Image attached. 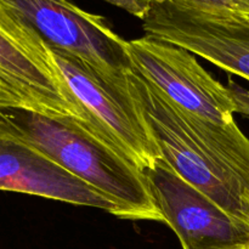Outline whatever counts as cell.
Masks as SVG:
<instances>
[{
    "label": "cell",
    "mask_w": 249,
    "mask_h": 249,
    "mask_svg": "<svg viewBox=\"0 0 249 249\" xmlns=\"http://www.w3.org/2000/svg\"><path fill=\"white\" fill-rule=\"evenodd\" d=\"M0 136L39 151L91 185L116 206L117 218L164 223L142 173L89 124L5 108L0 109Z\"/></svg>",
    "instance_id": "6da1fadb"
},
{
    "label": "cell",
    "mask_w": 249,
    "mask_h": 249,
    "mask_svg": "<svg viewBox=\"0 0 249 249\" xmlns=\"http://www.w3.org/2000/svg\"><path fill=\"white\" fill-rule=\"evenodd\" d=\"M128 88L170 167L220 208L249 224V170L198 138L172 102L134 71L128 74Z\"/></svg>",
    "instance_id": "7a4b0ae2"
},
{
    "label": "cell",
    "mask_w": 249,
    "mask_h": 249,
    "mask_svg": "<svg viewBox=\"0 0 249 249\" xmlns=\"http://www.w3.org/2000/svg\"><path fill=\"white\" fill-rule=\"evenodd\" d=\"M5 108L71 117L91 125L49 44L14 7L0 0V109Z\"/></svg>",
    "instance_id": "3957f363"
},
{
    "label": "cell",
    "mask_w": 249,
    "mask_h": 249,
    "mask_svg": "<svg viewBox=\"0 0 249 249\" xmlns=\"http://www.w3.org/2000/svg\"><path fill=\"white\" fill-rule=\"evenodd\" d=\"M50 49L63 79L95 130L140 172L152 167L162 155L129 88L113 84L79 57Z\"/></svg>",
    "instance_id": "277c9868"
},
{
    "label": "cell",
    "mask_w": 249,
    "mask_h": 249,
    "mask_svg": "<svg viewBox=\"0 0 249 249\" xmlns=\"http://www.w3.org/2000/svg\"><path fill=\"white\" fill-rule=\"evenodd\" d=\"M141 21L147 36L185 49L249 82V14L147 0Z\"/></svg>",
    "instance_id": "5b68a950"
},
{
    "label": "cell",
    "mask_w": 249,
    "mask_h": 249,
    "mask_svg": "<svg viewBox=\"0 0 249 249\" xmlns=\"http://www.w3.org/2000/svg\"><path fill=\"white\" fill-rule=\"evenodd\" d=\"M133 71L155 85L181 113L206 123H235L226 85L207 72L195 55L151 36L126 40Z\"/></svg>",
    "instance_id": "8992f818"
},
{
    "label": "cell",
    "mask_w": 249,
    "mask_h": 249,
    "mask_svg": "<svg viewBox=\"0 0 249 249\" xmlns=\"http://www.w3.org/2000/svg\"><path fill=\"white\" fill-rule=\"evenodd\" d=\"M51 48L79 57L107 80L128 88L133 71L126 40L104 16L80 9L70 0H5Z\"/></svg>",
    "instance_id": "52a82bcc"
},
{
    "label": "cell",
    "mask_w": 249,
    "mask_h": 249,
    "mask_svg": "<svg viewBox=\"0 0 249 249\" xmlns=\"http://www.w3.org/2000/svg\"><path fill=\"white\" fill-rule=\"evenodd\" d=\"M141 173L163 220L177 233L182 249L249 247V224L182 179L164 158Z\"/></svg>",
    "instance_id": "ba28073f"
},
{
    "label": "cell",
    "mask_w": 249,
    "mask_h": 249,
    "mask_svg": "<svg viewBox=\"0 0 249 249\" xmlns=\"http://www.w3.org/2000/svg\"><path fill=\"white\" fill-rule=\"evenodd\" d=\"M0 191L33 195L116 213V206L95 187L71 174L39 151L0 136Z\"/></svg>",
    "instance_id": "9c48e42d"
},
{
    "label": "cell",
    "mask_w": 249,
    "mask_h": 249,
    "mask_svg": "<svg viewBox=\"0 0 249 249\" xmlns=\"http://www.w3.org/2000/svg\"><path fill=\"white\" fill-rule=\"evenodd\" d=\"M191 6L208 10H226V11L249 14V5L243 0H177Z\"/></svg>",
    "instance_id": "30bf717a"
},
{
    "label": "cell",
    "mask_w": 249,
    "mask_h": 249,
    "mask_svg": "<svg viewBox=\"0 0 249 249\" xmlns=\"http://www.w3.org/2000/svg\"><path fill=\"white\" fill-rule=\"evenodd\" d=\"M226 88L233 100L236 113L242 114L243 117L249 119V89L241 87L232 79H229Z\"/></svg>",
    "instance_id": "8fae6325"
},
{
    "label": "cell",
    "mask_w": 249,
    "mask_h": 249,
    "mask_svg": "<svg viewBox=\"0 0 249 249\" xmlns=\"http://www.w3.org/2000/svg\"><path fill=\"white\" fill-rule=\"evenodd\" d=\"M108 4L114 5L122 10H125L128 14L142 19L147 10V0H105Z\"/></svg>",
    "instance_id": "7c38bea8"
},
{
    "label": "cell",
    "mask_w": 249,
    "mask_h": 249,
    "mask_svg": "<svg viewBox=\"0 0 249 249\" xmlns=\"http://www.w3.org/2000/svg\"><path fill=\"white\" fill-rule=\"evenodd\" d=\"M243 1H245V2H247V4L249 5V0H243Z\"/></svg>",
    "instance_id": "4fadbf2b"
},
{
    "label": "cell",
    "mask_w": 249,
    "mask_h": 249,
    "mask_svg": "<svg viewBox=\"0 0 249 249\" xmlns=\"http://www.w3.org/2000/svg\"><path fill=\"white\" fill-rule=\"evenodd\" d=\"M246 249H249V247H248V248H246Z\"/></svg>",
    "instance_id": "5bb4252c"
}]
</instances>
